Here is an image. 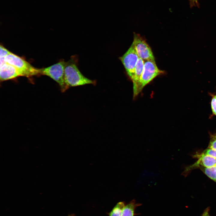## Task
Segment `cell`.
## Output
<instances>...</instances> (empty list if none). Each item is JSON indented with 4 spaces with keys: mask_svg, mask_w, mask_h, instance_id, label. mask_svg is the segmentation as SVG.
<instances>
[{
    "mask_svg": "<svg viewBox=\"0 0 216 216\" xmlns=\"http://www.w3.org/2000/svg\"><path fill=\"white\" fill-rule=\"evenodd\" d=\"M77 58L73 56L65 62L64 73L65 82L67 86L75 87L86 84L95 85L96 81L89 79L84 76L78 68Z\"/></svg>",
    "mask_w": 216,
    "mask_h": 216,
    "instance_id": "6da1fadb",
    "label": "cell"
},
{
    "mask_svg": "<svg viewBox=\"0 0 216 216\" xmlns=\"http://www.w3.org/2000/svg\"><path fill=\"white\" fill-rule=\"evenodd\" d=\"M65 62L64 60L49 67L40 69V75L47 76L56 82L62 92L69 88L66 85L64 78V69Z\"/></svg>",
    "mask_w": 216,
    "mask_h": 216,
    "instance_id": "7a4b0ae2",
    "label": "cell"
},
{
    "mask_svg": "<svg viewBox=\"0 0 216 216\" xmlns=\"http://www.w3.org/2000/svg\"><path fill=\"white\" fill-rule=\"evenodd\" d=\"M4 59L6 63L23 72L25 77H29L40 75V69L34 67L25 60L12 52L6 56Z\"/></svg>",
    "mask_w": 216,
    "mask_h": 216,
    "instance_id": "3957f363",
    "label": "cell"
},
{
    "mask_svg": "<svg viewBox=\"0 0 216 216\" xmlns=\"http://www.w3.org/2000/svg\"><path fill=\"white\" fill-rule=\"evenodd\" d=\"M164 70L159 69L155 62L150 61H144L143 71L142 74L138 88L139 94L143 88L156 77L163 74Z\"/></svg>",
    "mask_w": 216,
    "mask_h": 216,
    "instance_id": "277c9868",
    "label": "cell"
},
{
    "mask_svg": "<svg viewBox=\"0 0 216 216\" xmlns=\"http://www.w3.org/2000/svg\"><path fill=\"white\" fill-rule=\"evenodd\" d=\"M139 58L132 43L127 51L119 58L124 65L127 74L131 80L134 77L135 68Z\"/></svg>",
    "mask_w": 216,
    "mask_h": 216,
    "instance_id": "5b68a950",
    "label": "cell"
},
{
    "mask_svg": "<svg viewBox=\"0 0 216 216\" xmlns=\"http://www.w3.org/2000/svg\"><path fill=\"white\" fill-rule=\"evenodd\" d=\"M133 43L139 58L144 61L155 62L151 47L144 38L140 34L135 33Z\"/></svg>",
    "mask_w": 216,
    "mask_h": 216,
    "instance_id": "8992f818",
    "label": "cell"
},
{
    "mask_svg": "<svg viewBox=\"0 0 216 216\" xmlns=\"http://www.w3.org/2000/svg\"><path fill=\"white\" fill-rule=\"evenodd\" d=\"M21 76H25L23 72L8 63L6 62L0 66L1 82L13 79Z\"/></svg>",
    "mask_w": 216,
    "mask_h": 216,
    "instance_id": "52a82bcc",
    "label": "cell"
},
{
    "mask_svg": "<svg viewBox=\"0 0 216 216\" xmlns=\"http://www.w3.org/2000/svg\"><path fill=\"white\" fill-rule=\"evenodd\" d=\"M144 61L139 58L135 69L134 77L131 80L133 84V97L135 98L139 94L138 88L143 71Z\"/></svg>",
    "mask_w": 216,
    "mask_h": 216,
    "instance_id": "ba28073f",
    "label": "cell"
},
{
    "mask_svg": "<svg viewBox=\"0 0 216 216\" xmlns=\"http://www.w3.org/2000/svg\"><path fill=\"white\" fill-rule=\"evenodd\" d=\"M140 205V204L136 203L135 200H133L124 206L121 216H134L135 209Z\"/></svg>",
    "mask_w": 216,
    "mask_h": 216,
    "instance_id": "9c48e42d",
    "label": "cell"
},
{
    "mask_svg": "<svg viewBox=\"0 0 216 216\" xmlns=\"http://www.w3.org/2000/svg\"><path fill=\"white\" fill-rule=\"evenodd\" d=\"M125 206L123 202H118L110 213L109 216H121L122 211Z\"/></svg>",
    "mask_w": 216,
    "mask_h": 216,
    "instance_id": "30bf717a",
    "label": "cell"
},
{
    "mask_svg": "<svg viewBox=\"0 0 216 216\" xmlns=\"http://www.w3.org/2000/svg\"><path fill=\"white\" fill-rule=\"evenodd\" d=\"M208 94L212 97L210 104L212 114L209 117V118L211 119L214 116H216V93L208 92Z\"/></svg>",
    "mask_w": 216,
    "mask_h": 216,
    "instance_id": "8fae6325",
    "label": "cell"
},
{
    "mask_svg": "<svg viewBox=\"0 0 216 216\" xmlns=\"http://www.w3.org/2000/svg\"><path fill=\"white\" fill-rule=\"evenodd\" d=\"M209 135L210 140L208 148L216 150V130L213 133L208 132Z\"/></svg>",
    "mask_w": 216,
    "mask_h": 216,
    "instance_id": "7c38bea8",
    "label": "cell"
},
{
    "mask_svg": "<svg viewBox=\"0 0 216 216\" xmlns=\"http://www.w3.org/2000/svg\"><path fill=\"white\" fill-rule=\"evenodd\" d=\"M201 153L203 154L216 158V150L207 147Z\"/></svg>",
    "mask_w": 216,
    "mask_h": 216,
    "instance_id": "4fadbf2b",
    "label": "cell"
},
{
    "mask_svg": "<svg viewBox=\"0 0 216 216\" xmlns=\"http://www.w3.org/2000/svg\"><path fill=\"white\" fill-rule=\"evenodd\" d=\"M11 52L5 48L3 45H0V58H4L9 54Z\"/></svg>",
    "mask_w": 216,
    "mask_h": 216,
    "instance_id": "5bb4252c",
    "label": "cell"
},
{
    "mask_svg": "<svg viewBox=\"0 0 216 216\" xmlns=\"http://www.w3.org/2000/svg\"><path fill=\"white\" fill-rule=\"evenodd\" d=\"M190 2V5L191 8L194 6L199 7V4L198 2V0H189Z\"/></svg>",
    "mask_w": 216,
    "mask_h": 216,
    "instance_id": "9a60e30c",
    "label": "cell"
},
{
    "mask_svg": "<svg viewBox=\"0 0 216 216\" xmlns=\"http://www.w3.org/2000/svg\"><path fill=\"white\" fill-rule=\"evenodd\" d=\"M210 208L209 207L206 208L204 211L201 216H210L209 214Z\"/></svg>",
    "mask_w": 216,
    "mask_h": 216,
    "instance_id": "2e32d148",
    "label": "cell"
}]
</instances>
